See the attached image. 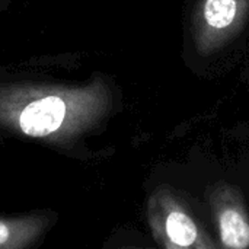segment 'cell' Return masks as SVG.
<instances>
[{
	"mask_svg": "<svg viewBox=\"0 0 249 249\" xmlns=\"http://www.w3.org/2000/svg\"><path fill=\"white\" fill-rule=\"evenodd\" d=\"M92 86L31 74H0V136L20 137L63 155L90 124Z\"/></svg>",
	"mask_w": 249,
	"mask_h": 249,
	"instance_id": "obj_1",
	"label": "cell"
},
{
	"mask_svg": "<svg viewBox=\"0 0 249 249\" xmlns=\"http://www.w3.org/2000/svg\"><path fill=\"white\" fill-rule=\"evenodd\" d=\"M58 220L53 210L19 214H0V249H32L39 247Z\"/></svg>",
	"mask_w": 249,
	"mask_h": 249,
	"instance_id": "obj_2",
	"label": "cell"
},
{
	"mask_svg": "<svg viewBox=\"0 0 249 249\" xmlns=\"http://www.w3.org/2000/svg\"><path fill=\"white\" fill-rule=\"evenodd\" d=\"M220 236L228 248L245 249L249 247V225L236 210H226L220 216Z\"/></svg>",
	"mask_w": 249,
	"mask_h": 249,
	"instance_id": "obj_3",
	"label": "cell"
},
{
	"mask_svg": "<svg viewBox=\"0 0 249 249\" xmlns=\"http://www.w3.org/2000/svg\"><path fill=\"white\" fill-rule=\"evenodd\" d=\"M166 233L178 247H191L197 239L194 222L182 212H172L166 219Z\"/></svg>",
	"mask_w": 249,
	"mask_h": 249,
	"instance_id": "obj_4",
	"label": "cell"
},
{
	"mask_svg": "<svg viewBox=\"0 0 249 249\" xmlns=\"http://www.w3.org/2000/svg\"><path fill=\"white\" fill-rule=\"evenodd\" d=\"M236 16V0H206L204 19L214 29L228 28Z\"/></svg>",
	"mask_w": 249,
	"mask_h": 249,
	"instance_id": "obj_5",
	"label": "cell"
}]
</instances>
